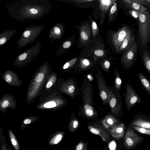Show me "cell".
<instances>
[{"mask_svg":"<svg viewBox=\"0 0 150 150\" xmlns=\"http://www.w3.org/2000/svg\"><path fill=\"white\" fill-rule=\"evenodd\" d=\"M102 45L98 44L94 47V58L96 62L99 58L104 57L105 56V51Z\"/></svg>","mask_w":150,"mask_h":150,"instance_id":"24","label":"cell"},{"mask_svg":"<svg viewBox=\"0 0 150 150\" xmlns=\"http://www.w3.org/2000/svg\"><path fill=\"white\" fill-rule=\"evenodd\" d=\"M125 88L126 92L124 94L125 100L127 109L130 111L134 105L141 103L142 101L130 84L127 83Z\"/></svg>","mask_w":150,"mask_h":150,"instance_id":"9","label":"cell"},{"mask_svg":"<svg viewBox=\"0 0 150 150\" xmlns=\"http://www.w3.org/2000/svg\"><path fill=\"white\" fill-rule=\"evenodd\" d=\"M135 38L131 31L125 37L120 47L119 52H126L135 42Z\"/></svg>","mask_w":150,"mask_h":150,"instance_id":"18","label":"cell"},{"mask_svg":"<svg viewBox=\"0 0 150 150\" xmlns=\"http://www.w3.org/2000/svg\"><path fill=\"white\" fill-rule=\"evenodd\" d=\"M45 26V24H33L26 28L16 42L18 49H21L27 45L34 42L42 32Z\"/></svg>","mask_w":150,"mask_h":150,"instance_id":"2","label":"cell"},{"mask_svg":"<svg viewBox=\"0 0 150 150\" xmlns=\"http://www.w3.org/2000/svg\"><path fill=\"white\" fill-rule=\"evenodd\" d=\"M130 124L132 125L150 129V118L144 115L137 114Z\"/></svg>","mask_w":150,"mask_h":150,"instance_id":"14","label":"cell"},{"mask_svg":"<svg viewBox=\"0 0 150 150\" xmlns=\"http://www.w3.org/2000/svg\"><path fill=\"white\" fill-rule=\"evenodd\" d=\"M65 31V28L62 23H58L54 25L49 33V38L52 39L51 42H53L56 39L61 38Z\"/></svg>","mask_w":150,"mask_h":150,"instance_id":"13","label":"cell"},{"mask_svg":"<svg viewBox=\"0 0 150 150\" xmlns=\"http://www.w3.org/2000/svg\"><path fill=\"white\" fill-rule=\"evenodd\" d=\"M96 77L98 84L99 93L102 104L109 105L108 86L104 79L101 71L98 69L96 70Z\"/></svg>","mask_w":150,"mask_h":150,"instance_id":"8","label":"cell"},{"mask_svg":"<svg viewBox=\"0 0 150 150\" xmlns=\"http://www.w3.org/2000/svg\"><path fill=\"white\" fill-rule=\"evenodd\" d=\"M87 146L86 143L81 140L75 145L74 150H87Z\"/></svg>","mask_w":150,"mask_h":150,"instance_id":"33","label":"cell"},{"mask_svg":"<svg viewBox=\"0 0 150 150\" xmlns=\"http://www.w3.org/2000/svg\"><path fill=\"white\" fill-rule=\"evenodd\" d=\"M131 31L127 26H124L118 31L112 33L111 39L113 45L117 51L119 52L122 41Z\"/></svg>","mask_w":150,"mask_h":150,"instance_id":"10","label":"cell"},{"mask_svg":"<svg viewBox=\"0 0 150 150\" xmlns=\"http://www.w3.org/2000/svg\"><path fill=\"white\" fill-rule=\"evenodd\" d=\"M8 135L9 138L15 150H20L19 144L12 130L9 129Z\"/></svg>","mask_w":150,"mask_h":150,"instance_id":"26","label":"cell"},{"mask_svg":"<svg viewBox=\"0 0 150 150\" xmlns=\"http://www.w3.org/2000/svg\"><path fill=\"white\" fill-rule=\"evenodd\" d=\"M8 150H13V149L11 147L8 145Z\"/></svg>","mask_w":150,"mask_h":150,"instance_id":"46","label":"cell"},{"mask_svg":"<svg viewBox=\"0 0 150 150\" xmlns=\"http://www.w3.org/2000/svg\"><path fill=\"white\" fill-rule=\"evenodd\" d=\"M138 77L143 89L150 95V82L143 73H139Z\"/></svg>","mask_w":150,"mask_h":150,"instance_id":"23","label":"cell"},{"mask_svg":"<svg viewBox=\"0 0 150 150\" xmlns=\"http://www.w3.org/2000/svg\"><path fill=\"white\" fill-rule=\"evenodd\" d=\"M80 57V56L76 57L71 59L64 64L63 67V69H67L70 66L74 64Z\"/></svg>","mask_w":150,"mask_h":150,"instance_id":"35","label":"cell"},{"mask_svg":"<svg viewBox=\"0 0 150 150\" xmlns=\"http://www.w3.org/2000/svg\"><path fill=\"white\" fill-rule=\"evenodd\" d=\"M6 80L8 83H10L12 80V77L9 74H7L6 76Z\"/></svg>","mask_w":150,"mask_h":150,"instance_id":"41","label":"cell"},{"mask_svg":"<svg viewBox=\"0 0 150 150\" xmlns=\"http://www.w3.org/2000/svg\"><path fill=\"white\" fill-rule=\"evenodd\" d=\"M129 13L133 17L135 18L139 17L140 14L137 11L132 9L129 11Z\"/></svg>","mask_w":150,"mask_h":150,"instance_id":"40","label":"cell"},{"mask_svg":"<svg viewBox=\"0 0 150 150\" xmlns=\"http://www.w3.org/2000/svg\"><path fill=\"white\" fill-rule=\"evenodd\" d=\"M131 126L134 129L140 133L149 135H150V129H145L131 125Z\"/></svg>","mask_w":150,"mask_h":150,"instance_id":"34","label":"cell"},{"mask_svg":"<svg viewBox=\"0 0 150 150\" xmlns=\"http://www.w3.org/2000/svg\"><path fill=\"white\" fill-rule=\"evenodd\" d=\"M52 83L51 81H49L46 85V88H50L52 85Z\"/></svg>","mask_w":150,"mask_h":150,"instance_id":"44","label":"cell"},{"mask_svg":"<svg viewBox=\"0 0 150 150\" xmlns=\"http://www.w3.org/2000/svg\"><path fill=\"white\" fill-rule=\"evenodd\" d=\"M80 63L82 67L83 68H92L96 64V62L95 60L85 57H82L80 59Z\"/></svg>","mask_w":150,"mask_h":150,"instance_id":"27","label":"cell"},{"mask_svg":"<svg viewBox=\"0 0 150 150\" xmlns=\"http://www.w3.org/2000/svg\"><path fill=\"white\" fill-rule=\"evenodd\" d=\"M9 104V102L7 100H5L3 101L2 104V106L3 108H4L8 106Z\"/></svg>","mask_w":150,"mask_h":150,"instance_id":"42","label":"cell"},{"mask_svg":"<svg viewBox=\"0 0 150 150\" xmlns=\"http://www.w3.org/2000/svg\"><path fill=\"white\" fill-rule=\"evenodd\" d=\"M109 105L111 112L117 117L121 116L123 114L122 104L120 94L113 87L108 86Z\"/></svg>","mask_w":150,"mask_h":150,"instance_id":"5","label":"cell"},{"mask_svg":"<svg viewBox=\"0 0 150 150\" xmlns=\"http://www.w3.org/2000/svg\"><path fill=\"white\" fill-rule=\"evenodd\" d=\"M125 131V126L123 123L116 124L110 128V134L114 138L119 139L122 138Z\"/></svg>","mask_w":150,"mask_h":150,"instance_id":"17","label":"cell"},{"mask_svg":"<svg viewBox=\"0 0 150 150\" xmlns=\"http://www.w3.org/2000/svg\"><path fill=\"white\" fill-rule=\"evenodd\" d=\"M65 132L63 131H58L52 134L48 139V144L54 145L58 144L64 137Z\"/></svg>","mask_w":150,"mask_h":150,"instance_id":"19","label":"cell"},{"mask_svg":"<svg viewBox=\"0 0 150 150\" xmlns=\"http://www.w3.org/2000/svg\"><path fill=\"white\" fill-rule=\"evenodd\" d=\"M132 2L136 3L141 5H146L150 7V0H131Z\"/></svg>","mask_w":150,"mask_h":150,"instance_id":"36","label":"cell"},{"mask_svg":"<svg viewBox=\"0 0 150 150\" xmlns=\"http://www.w3.org/2000/svg\"><path fill=\"white\" fill-rule=\"evenodd\" d=\"M99 64L102 69L107 74H109L111 64L110 61L107 59H104L100 62Z\"/></svg>","mask_w":150,"mask_h":150,"instance_id":"30","label":"cell"},{"mask_svg":"<svg viewBox=\"0 0 150 150\" xmlns=\"http://www.w3.org/2000/svg\"><path fill=\"white\" fill-rule=\"evenodd\" d=\"M114 85L113 87L120 92L122 84V80L117 69H115L114 73Z\"/></svg>","mask_w":150,"mask_h":150,"instance_id":"25","label":"cell"},{"mask_svg":"<svg viewBox=\"0 0 150 150\" xmlns=\"http://www.w3.org/2000/svg\"><path fill=\"white\" fill-rule=\"evenodd\" d=\"M137 45L136 41L126 51L121 58V62L124 69L128 71L134 64L136 60Z\"/></svg>","mask_w":150,"mask_h":150,"instance_id":"7","label":"cell"},{"mask_svg":"<svg viewBox=\"0 0 150 150\" xmlns=\"http://www.w3.org/2000/svg\"><path fill=\"white\" fill-rule=\"evenodd\" d=\"M56 106V104L55 102L53 101H51L45 103L44 105V107L46 108H53Z\"/></svg>","mask_w":150,"mask_h":150,"instance_id":"37","label":"cell"},{"mask_svg":"<svg viewBox=\"0 0 150 150\" xmlns=\"http://www.w3.org/2000/svg\"><path fill=\"white\" fill-rule=\"evenodd\" d=\"M138 31L142 46L146 45L150 40V15L148 11L142 13L139 17Z\"/></svg>","mask_w":150,"mask_h":150,"instance_id":"4","label":"cell"},{"mask_svg":"<svg viewBox=\"0 0 150 150\" xmlns=\"http://www.w3.org/2000/svg\"><path fill=\"white\" fill-rule=\"evenodd\" d=\"M88 128L91 133L100 136L103 140L107 142L110 139L109 134L101 125L96 123L87 125Z\"/></svg>","mask_w":150,"mask_h":150,"instance_id":"12","label":"cell"},{"mask_svg":"<svg viewBox=\"0 0 150 150\" xmlns=\"http://www.w3.org/2000/svg\"><path fill=\"white\" fill-rule=\"evenodd\" d=\"M123 2L125 4L126 7L138 12L140 14L143 12L147 10V9L136 3L133 2L131 0H124Z\"/></svg>","mask_w":150,"mask_h":150,"instance_id":"22","label":"cell"},{"mask_svg":"<svg viewBox=\"0 0 150 150\" xmlns=\"http://www.w3.org/2000/svg\"><path fill=\"white\" fill-rule=\"evenodd\" d=\"M91 27L92 33V41H93L95 38L98 34L99 31V27L96 23L93 20H91Z\"/></svg>","mask_w":150,"mask_h":150,"instance_id":"31","label":"cell"},{"mask_svg":"<svg viewBox=\"0 0 150 150\" xmlns=\"http://www.w3.org/2000/svg\"><path fill=\"white\" fill-rule=\"evenodd\" d=\"M0 143L1 150H8V144L6 143L4 140L2 139L1 140Z\"/></svg>","mask_w":150,"mask_h":150,"instance_id":"39","label":"cell"},{"mask_svg":"<svg viewBox=\"0 0 150 150\" xmlns=\"http://www.w3.org/2000/svg\"><path fill=\"white\" fill-rule=\"evenodd\" d=\"M74 90V87L73 86H71L68 88V91L69 93H72Z\"/></svg>","mask_w":150,"mask_h":150,"instance_id":"43","label":"cell"},{"mask_svg":"<svg viewBox=\"0 0 150 150\" xmlns=\"http://www.w3.org/2000/svg\"><path fill=\"white\" fill-rule=\"evenodd\" d=\"M118 122L117 120L111 114H108L100 122L105 128H111Z\"/></svg>","mask_w":150,"mask_h":150,"instance_id":"21","label":"cell"},{"mask_svg":"<svg viewBox=\"0 0 150 150\" xmlns=\"http://www.w3.org/2000/svg\"><path fill=\"white\" fill-rule=\"evenodd\" d=\"M75 27L78 30L79 35L77 47L79 48L83 47L88 45L91 40V24L88 21H83Z\"/></svg>","mask_w":150,"mask_h":150,"instance_id":"6","label":"cell"},{"mask_svg":"<svg viewBox=\"0 0 150 150\" xmlns=\"http://www.w3.org/2000/svg\"><path fill=\"white\" fill-rule=\"evenodd\" d=\"M116 0H99V8L101 11V17L99 25L101 26L103 24L106 13L110 6L116 1Z\"/></svg>","mask_w":150,"mask_h":150,"instance_id":"15","label":"cell"},{"mask_svg":"<svg viewBox=\"0 0 150 150\" xmlns=\"http://www.w3.org/2000/svg\"><path fill=\"white\" fill-rule=\"evenodd\" d=\"M16 32V30L11 29L0 33V47L7 43Z\"/></svg>","mask_w":150,"mask_h":150,"instance_id":"20","label":"cell"},{"mask_svg":"<svg viewBox=\"0 0 150 150\" xmlns=\"http://www.w3.org/2000/svg\"><path fill=\"white\" fill-rule=\"evenodd\" d=\"M44 78V75L43 73H40L36 76L35 79L36 82H39L41 81Z\"/></svg>","mask_w":150,"mask_h":150,"instance_id":"38","label":"cell"},{"mask_svg":"<svg viewBox=\"0 0 150 150\" xmlns=\"http://www.w3.org/2000/svg\"><path fill=\"white\" fill-rule=\"evenodd\" d=\"M142 62L145 69L150 74V57L146 51L145 52L143 55Z\"/></svg>","mask_w":150,"mask_h":150,"instance_id":"28","label":"cell"},{"mask_svg":"<svg viewBox=\"0 0 150 150\" xmlns=\"http://www.w3.org/2000/svg\"><path fill=\"white\" fill-rule=\"evenodd\" d=\"M117 4L115 2L112 5L108 15L109 23L112 21L115 14L117 13Z\"/></svg>","mask_w":150,"mask_h":150,"instance_id":"29","label":"cell"},{"mask_svg":"<svg viewBox=\"0 0 150 150\" xmlns=\"http://www.w3.org/2000/svg\"><path fill=\"white\" fill-rule=\"evenodd\" d=\"M142 139L134 132L132 128H129L125 134L124 144L128 149H131L138 144Z\"/></svg>","mask_w":150,"mask_h":150,"instance_id":"11","label":"cell"},{"mask_svg":"<svg viewBox=\"0 0 150 150\" xmlns=\"http://www.w3.org/2000/svg\"><path fill=\"white\" fill-rule=\"evenodd\" d=\"M3 131L1 130L0 128V140H1L3 139Z\"/></svg>","mask_w":150,"mask_h":150,"instance_id":"45","label":"cell"},{"mask_svg":"<svg viewBox=\"0 0 150 150\" xmlns=\"http://www.w3.org/2000/svg\"><path fill=\"white\" fill-rule=\"evenodd\" d=\"M79 122L78 120H73L69 124V130L70 132H75L79 129Z\"/></svg>","mask_w":150,"mask_h":150,"instance_id":"32","label":"cell"},{"mask_svg":"<svg viewBox=\"0 0 150 150\" xmlns=\"http://www.w3.org/2000/svg\"><path fill=\"white\" fill-rule=\"evenodd\" d=\"M42 48L41 42L38 41L30 49L16 56L14 65L18 67L25 65L39 54Z\"/></svg>","mask_w":150,"mask_h":150,"instance_id":"3","label":"cell"},{"mask_svg":"<svg viewBox=\"0 0 150 150\" xmlns=\"http://www.w3.org/2000/svg\"><path fill=\"white\" fill-rule=\"evenodd\" d=\"M74 40L75 38L73 35L66 40L57 49L56 55L61 56L69 50L73 45Z\"/></svg>","mask_w":150,"mask_h":150,"instance_id":"16","label":"cell"},{"mask_svg":"<svg viewBox=\"0 0 150 150\" xmlns=\"http://www.w3.org/2000/svg\"><path fill=\"white\" fill-rule=\"evenodd\" d=\"M10 16L17 21L39 19L50 13L52 6L48 0H21L6 6Z\"/></svg>","mask_w":150,"mask_h":150,"instance_id":"1","label":"cell"}]
</instances>
